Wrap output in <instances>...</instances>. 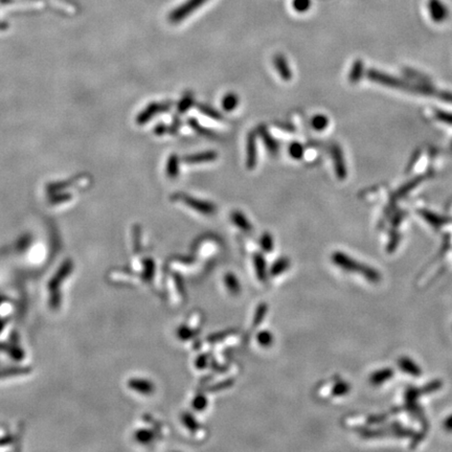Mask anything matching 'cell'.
Wrapping results in <instances>:
<instances>
[{
  "instance_id": "obj_8",
  "label": "cell",
  "mask_w": 452,
  "mask_h": 452,
  "mask_svg": "<svg viewBox=\"0 0 452 452\" xmlns=\"http://www.w3.org/2000/svg\"><path fill=\"white\" fill-rule=\"evenodd\" d=\"M274 65L282 80L288 82L292 79V71L286 57L282 53H277L274 57Z\"/></svg>"
},
{
  "instance_id": "obj_22",
  "label": "cell",
  "mask_w": 452,
  "mask_h": 452,
  "mask_svg": "<svg viewBox=\"0 0 452 452\" xmlns=\"http://www.w3.org/2000/svg\"><path fill=\"white\" fill-rule=\"evenodd\" d=\"M255 260H256L255 262H256V267H257L258 275L260 276L259 278L260 279H264L265 278V263L263 261L264 259H263L262 256L258 255V256H256Z\"/></svg>"
},
{
  "instance_id": "obj_13",
  "label": "cell",
  "mask_w": 452,
  "mask_h": 452,
  "mask_svg": "<svg viewBox=\"0 0 452 452\" xmlns=\"http://www.w3.org/2000/svg\"><path fill=\"white\" fill-rule=\"evenodd\" d=\"M198 110L200 111L202 114H204L205 116L215 119V120H222L223 119V115L221 114V112H219L218 110H216L214 107L206 105V104H198L197 105Z\"/></svg>"
},
{
  "instance_id": "obj_2",
  "label": "cell",
  "mask_w": 452,
  "mask_h": 452,
  "mask_svg": "<svg viewBox=\"0 0 452 452\" xmlns=\"http://www.w3.org/2000/svg\"><path fill=\"white\" fill-rule=\"evenodd\" d=\"M207 0H187L182 6H179L175 10H173L169 16V20L172 23H178L195 12L198 8L203 6Z\"/></svg>"
},
{
  "instance_id": "obj_7",
  "label": "cell",
  "mask_w": 452,
  "mask_h": 452,
  "mask_svg": "<svg viewBox=\"0 0 452 452\" xmlns=\"http://www.w3.org/2000/svg\"><path fill=\"white\" fill-rule=\"evenodd\" d=\"M258 134L260 135V137L262 138L264 146L266 147L267 151L271 154V155H276L278 154L279 150H280V143L278 142V140L275 139V137L270 134L269 130L267 129V127L265 125H261L259 126L258 128Z\"/></svg>"
},
{
  "instance_id": "obj_5",
  "label": "cell",
  "mask_w": 452,
  "mask_h": 452,
  "mask_svg": "<svg viewBox=\"0 0 452 452\" xmlns=\"http://www.w3.org/2000/svg\"><path fill=\"white\" fill-rule=\"evenodd\" d=\"M428 11L431 19L435 22H443L449 16L448 8L441 0H429Z\"/></svg>"
},
{
  "instance_id": "obj_3",
  "label": "cell",
  "mask_w": 452,
  "mask_h": 452,
  "mask_svg": "<svg viewBox=\"0 0 452 452\" xmlns=\"http://www.w3.org/2000/svg\"><path fill=\"white\" fill-rule=\"evenodd\" d=\"M171 107H172V103H170V102H161V103L155 102V103H152L139 114L138 123L139 124L147 123L150 119H152L156 114H160V113H164V112L169 111Z\"/></svg>"
},
{
  "instance_id": "obj_6",
  "label": "cell",
  "mask_w": 452,
  "mask_h": 452,
  "mask_svg": "<svg viewBox=\"0 0 452 452\" xmlns=\"http://www.w3.org/2000/svg\"><path fill=\"white\" fill-rule=\"evenodd\" d=\"M218 158V153L214 150L199 152L187 155L184 158V161L189 165H199V164H207V162H213Z\"/></svg>"
},
{
  "instance_id": "obj_17",
  "label": "cell",
  "mask_w": 452,
  "mask_h": 452,
  "mask_svg": "<svg viewBox=\"0 0 452 452\" xmlns=\"http://www.w3.org/2000/svg\"><path fill=\"white\" fill-rule=\"evenodd\" d=\"M261 246L266 252H270L274 248V238L269 232H264L261 237Z\"/></svg>"
},
{
  "instance_id": "obj_18",
  "label": "cell",
  "mask_w": 452,
  "mask_h": 452,
  "mask_svg": "<svg viewBox=\"0 0 452 452\" xmlns=\"http://www.w3.org/2000/svg\"><path fill=\"white\" fill-rule=\"evenodd\" d=\"M292 7L298 13H305L311 7V0H293Z\"/></svg>"
},
{
  "instance_id": "obj_23",
  "label": "cell",
  "mask_w": 452,
  "mask_h": 452,
  "mask_svg": "<svg viewBox=\"0 0 452 452\" xmlns=\"http://www.w3.org/2000/svg\"><path fill=\"white\" fill-rule=\"evenodd\" d=\"M207 405V401L205 399L204 396H198L195 398V400L193 402V406L195 409L197 410H202L203 408H205Z\"/></svg>"
},
{
  "instance_id": "obj_24",
  "label": "cell",
  "mask_w": 452,
  "mask_h": 452,
  "mask_svg": "<svg viewBox=\"0 0 452 452\" xmlns=\"http://www.w3.org/2000/svg\"><path fill=\"white\" fill-rule=\"evenodd\" d=\"M155 133L156 135H165L169 132V127L165 124H159L155 127Z\"/></svg>"
},
{
  "instance_id": "obj_14",
  "label": "cell",
  "mask_w": 452,
  "mask_h": 452,
  "mask_svg": "<svg viewBox=\"0 0 452 452\" xmlns=\"http://www.w3.org/2000/svg\"><path fill=\"white\" fill-rule=\"evenodd\" d=\"M194 104H195V98H194L193 94L188 93L182 98V100L179 101V103L177 105V111L180 114H184L191 109Z\"/></svg>"
},
{
  "instance_id": "obj_10",
  "label": "cell",
  "mask_w": 452,
  "mask_h": 452,
  "mask_svg": "<svg viewBox=\"0 0 452 452\" xmlns=\"http://www.w3.org/2000/svg\"><path fill=\"white\" fill-rule=\"evenodd\" d=\"M230 219L233 224H236L243 231L252 230V224L248 221L246 216L240 210H233L230 215Z\"/></svg>"
},
{
  "instance_id": "obj_15",
  "label": "cell",
  "mask_w": 452,
  "mask_h": 452,
  "mask_svg": "<svg viewBox=\"0 0 452 452\" xmlns=\"http://www.w3.org/2000/svg\"><path fill=\"white\" fill-rule=\"evenodd\" d=\"M311 125L314 130L323 131L325 128H328L329 118L323 114H315L311 119Z\"/></svg>"
},
{
  "instance_id": "obj_9",
  "label": "cell",
  "mask_w": 452,
  "mask_h": 452,
  "mask_svg": "<svg viewBox=\"0 0 452 452\" xmlns=\"http://www.w3.org/2000/svg\"><path fill=\"white\" fill-rule=\"evenodd\" d=\"M180 172V159L178 155L171 154L167 160L166 174L170 179H176Z\"/></svg>"
},
{
  "instance_id": "obj_12",
  "label": "cell",
  "mask_w": 452,
  "mask_h": 452,
  "mask_svg": "<svg viewBox=\"0 0 452 452\" xmlns=\"http://www.w3.org/2000/svg\"><path fill=\"white\" fill-rule=\"evenodd\" d=\"M188 124H189L190 127L195 132H197L198 134H200L202 136H205V137H208V138H215L217 136L214 131H212V130L207 129V128L202 127V125L199 124V122L196 118H189L188 119Z\"/></svg>"
},
{
  "instance_id": "obj_16",
  "label": "cell",
  "mask_w": 452,
  "mask_h": 452,
  "mask_svg": "<svg viewBox=\"0 0 452 452\" xmlns=\"http://www.w3.org/2000/svg\"><path fill=\"white\" fill-rule=\"evenodd\" d=\"M288 152H289V155H290L293 159L299 160L303 158V156L305 154V148L300 142L293 141L290 143V146H289Z\"/></svg>"
},
{
  "instance_id": "obj_19",
  "label": "cell",
  "mask_w": 452,
  "mask_h": 452,
  "mask_svg": "<svg viewBox=\"0 0 452 452\" xmlns=\"http://www.w3.org/2000/svg\"><path fill=\"white\" fill-rule=\"evenodd\" d=\"M288 265H289V261L287 259H280L273 266V269H271V273H273V275H275V276L276 275H280V274L283 273V271H285L288 268Z\"/></svg>"
},
{
  "instance_id": "obj_11",
  "label": "cell",
  "mask_w": 452,
  "mask_h": 452,
  "mask_svg": "<svg viewBox=\"0 0 452 452\" xmlns=\"http://www.w3.org/2000/svg\"><path fill=\"white\" fill-rule=\"evenodd\" d=\"M239 97L237 94L234 93H228L226 94L221 102L223 110L226 112H232L233 110H236V108L239 105Z\"/></svg>"
},
{
  "instance_id": "obj_20",
  "label": "cell",
  "mask_w": 452,
  "mask_h": 452,
  "mask_svg": "<svg viewBox=\"0 0 452 452\" xmlns=\"http://www.w3.org/2000/svg\"><path fill=\"white\" fill-rule=\"evenodd\" d=\"M225 282H226L227 287H228V289H229V290H230L231 292H239V290H240V285H239L238 280L236 279V276L228 275V276L225 278Z\"/></svg>"
},
{
  "instance_id": "obj_4",
  "label": "cell",
  "mask_w": 452,
  "mask_h": 452,
  "mask_svg": "<svg viewBox=\"0 0 452 452\" xmlns=\"http://www.w3.org/2000/svg\"><path fill=\"white\" fill-rule=\"evenodd\" d=\"M257 132L250 131L246 140V167L248 170H254L257 166Z\"/></svg>"
},
{
  "instance_id": "obj_1",
  "label": "cell",
  "mask_w": 452,
  "mask_h": 452,
  "mask_svg": "<svg viewBox=\"0 0 452 452\" xmlns=\"http://www.w3.org/2000/svg\"><path fill=\"white\" fill-rule=\"evenodd\" d=\"M177 199L183 203H185L187 206H189L190 208L202 215H213L217 212V207L213 202L202 200V199H198L187 194L177 195Z\"/></svg>"
},
{
  "instance_id": "obj_21",
  "label": "cell",
  "mask_w": 452,
  "mask_h": 452,
  "mask_svg": "<svg viewBox=\"0 0 452 452\" xmlns=\"http://www.w3.org/2000/svg\"><path fill=\"white\" fill-rule=\"evenodd\" d=\"M274 337L271 335V333L269 331H263L258 335V341L260 342V345L264 346V347H268L273 343Z\"/></svg>"
}]
</instances>
